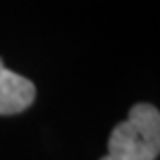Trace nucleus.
Returning a JSON list of instances; mask_svg holds the SVG:
<instances>
[{
	"mask_svg": "<svg viewBox=\"0 0 160 160\" xmlns=\"http://www.w3.org/2000/svg\"><path fill=\"white\" fill-rule=\"evenodd\" d=\"M160 152V112L152 104H133L128 118L112 129L108 156L118 160H156Z\"/></svg>",
	"mask_w": 160,
	"mask_h": 160,
	"instance_id": "nucleus-1",
	"label": "nucleus"
},
{
	"mask_svg": "<svg viewBox=\"0 0 160 160\" xmlns=\"http://www.w3.org/2000/svg\"><path fill=\"white\" fill-rule=\"evenodd\" d=\"M100 160H118V158H112V156H108V154H106L104 158H100Z\"/></svg>",
	"mask_w": 160,
	"mask_h": 160,
	"instance_id": "nucleus-3",
	"label": "nucleus"
},
{
	"mask_svg": "<svg viewBox=\"0 0 160 160\" xmlns=\"http://www.w3.org/2000/svg\"><path fill=\"white\" fill-rule=\"evenodd\" d=\"M35 100V85L27 77L8 70L0 60V116L27 110Z\"/></svg>",
	"mask_w": 160,
	"mask_h": 160,
	"instance_id": "nucleus-2",
	"label": "nucleus"
}]
</instances>
